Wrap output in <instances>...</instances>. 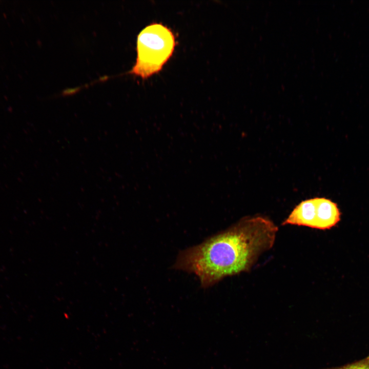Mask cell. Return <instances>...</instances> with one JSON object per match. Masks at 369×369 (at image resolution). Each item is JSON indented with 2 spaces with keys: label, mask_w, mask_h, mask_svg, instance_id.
<instances>
[{
  "label": "cell",
  "mask_w": 369,
  "mask_h": 369,
  "mask_svg": "<svg viewBox=\"0 0 369 369\" xmlns=\"http://www.w3.org/2000/svg\"><path fill=\"white\" fill-rule=\"evenodd\" d=\"M277 227L261 216L242 218L199 244L180 251L172 269L195 274L201 286L249 271L274 245Z\"/></svg>",
  "instance_id": "1"
},
{
  "label": "cell",
  "mask_w": 369,
  "mask_h": 369,
  "mask_svg": "<svg viewBox=\"0 0 369 369\" xmlns=\"http://www.w3.org/2000/svg\"><path fill=\"white\" fill-rule=\"evenodd\" d=\"M175 37L170 29L160 23H152L138 34L136 61L129 73L142 79L158 73L174 50Z\"/></svg>",
  "instance_id": "2"
},
{
  "label": "cell",
  "mask_w": 369,
  "mask_h": 369,
  "mask_svg": "<svg viewBox=\"0 0 369 369\" xmlns=\"http://www.w3.org/2000/svg\"><path fill=\"white\" fill-rule=\"evenodd\" d=\"M318 219L317 197L301 202L292 211L282 225L292 224L316 229Z\"/></svg>",
  "instance_id": "3"
},
{
  "label": "cell",
  "mask_w": 369,
  "mask_h": 369,
  "mask_svg": "<svg viewBox=\"0 0 369 369\" xmlns=\"http://www.w3.org/2000/svg\"><path fill=\"white\" fill-rule=\"evenodd\" d=\"M331 369H369V356L356 362Z\"/></svg>",
  "instance_id": "4"
}]
</instances>
